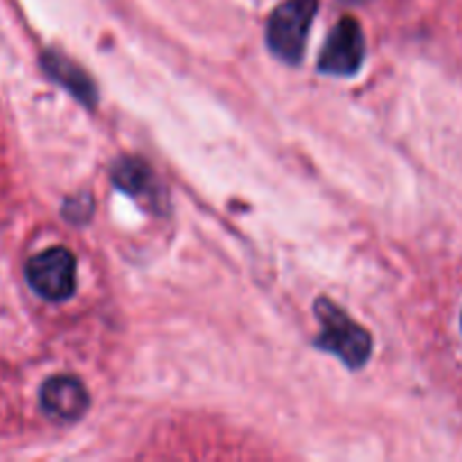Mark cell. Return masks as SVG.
<instances>
[{
  "instance_id": "3",
  "label": "cell",
  "mask_w": 462,
  "mask_h": 462,
  "mask_svg": "<svg viewBox=\"0 0 462 462\" xmlns=\"http://www.w3.org/2000/svg\"><path fill=\"white\" fill-rule=\"evenodd\" d=\"M27 284L36 296L50 302L72 298L77 289V260L68 248L54 246L36 253L25 264Z\"/></svg>"
},
{
  "instance_id": "4",
  "label": "cell",
  "mask_w": 462,
  "mask_h": 462,
  "mask_svg": "<svg viewBox=\"0 0 462 462\" xmlns=\"http://www.w3.org/2000/svg\"><path fill=\"white\" fill-rule=\"evenodd\" d=\"M365 59L364 30L355 18L346 16L332 27L319 59V70L334 77H352Z\"/></svg>"
},
{
  "instance_id": "6",
  "label": "cell",
  "mask_w": 462,
  "mask_h": 462,
  "mask_svg": "<svg viewBox=\"0 0 462 462\" xmlns=\"http://www.w3.org/2000/svg\"><path fill=\"white\" fill-rule=\"evenodd\" d=\"M111 179L117 188L125 189V192L131 194L134 199H138L143 206L152 208V210L162 208V189L161 185H158L153 171L149 170L147 162L135 161V158H122V161L113 167Z\"/></svg>"
},
{
  "instance_id": "2",
  "label": "cell",
  "mask_w": 462,
  "mask_h": 462,
  "mask_svg": "<svg viewBox=\"0 0 462 462\" xmlns=\"http://www.w3.org/2000/svg\"><path fill=\"white\" fill-rule=\"evenodd\" d=\"M316 9L319 0H284L273 9L266 23V43L280 61L291 66L302 61Z\"/></svg>"
},
{
  "instance_id": "5",
  "label": "cell",
  "mask_w": 462,
  "mask_h": 462,
  "mask_svg": "<svg viewBox=\"0 0 462 462\" xmlns=\"http://www.w3.org/2000/svg\"><path fill=\"white\" fill-rule=\"evenodd\" d=\"M39 400L41 409L48 418L66 424L84 418L90 406V397L84 383L75 377H68V374L48 379L41 386Z\"/></svg>"
},
{
  "instance_id": "1",
  "label": "cell",
  "mask_w": 462,
  "mask_h": 462,
  "mask_svg": "<svg viewBox=\"0 0 462 462\" xmlns=\"http://www.w3.org/2000/svg\"><path fill=\"white\" fill-rule=\"evenodd\" d=\"M314 310L320 323L316 346L320 350L337 355L347 368L356 370L365 365V361L370 359V352H373L370 334L359 323H355L341 307L334 305L329 298H319Z\"/></svg>"
},
{
  "instance_id": "7",
  "label": "cell",
  "mask_w": 462,
  "mask_h": 462,
  "mask_svg": "<svg viewBox=\"0 0 462 462\" xmlns=\"http://www.w3.org/2000/svg\"><path fill=\"white\" fill-rule=\"evenodd\" d=\"M48 68H50V72H54V77H57V79H61L68 88H72V93H75L81 102L95 104L97 93H95L90 79L79 70V68H75L72 63H68V61H61L59 57H52V61L48 63Z\"/></svg>"
}]
</instances>
